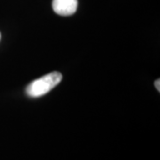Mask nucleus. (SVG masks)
Masks as SVG:
<instances>
[{
	"instance_id": "obj_3",
	"label": "nucleus",
	"mask_w": 160,
	"mask_h": 160,
	"mask_svg": "<svg viewBox=\"0 0 160 160\" xmlns=\"http://www.w3.org/2000/svg\"><path fill=\"white\" fill-rule=\"evenodd\" d=\"M160 80L159 79H157L155 81V86H156V88L158 89V91H160Z\"/></svg>"
},
{
	"instance_id": "obj_4",
	"label": "nucleus",
	"mask_w": 160,
	"mask_h": 160,
	"mask_svg": "<svg viewBox=\"0 0 160 160\" xmlns=\"http://www.w3.org/2000/svg\"><path fill=\"white\" fill-rule=\"evenodd\" d=\"M0 37H1V35H0Z\"/></svg>"
},
{
	"instance_id": "obj_2",
	"label": "nucleus",
	"mask_w": 160,
	"mask_h": 160,
	"mask_svg": "<svg viewBox=\"0 0 160 160\" xmlns=\"http://www.w3.org/2000/svg\"><path fill=\"white\" fill-rule=\"evenodd\" d=\"M78 0H52V9L59 15L69 16L78 9Z\"/></svg>"
},
{
	"instance_id": "obj_1",
	"label": "nucleus",
	"mask_w": 160,
	"mask_h": 160,
	"mask_svg": "<svg viewBox=\"0 0 160 160\" xmlns=\"http://www.w3.org/2000/svg\"><path fill=\"white\" fill-rule=\"evenodd\" d=\"M62 79V75L53 71L40 78L32 81L26 88V93L29 97H40L53 89Z\"/></svg>"
}]
</instances>
